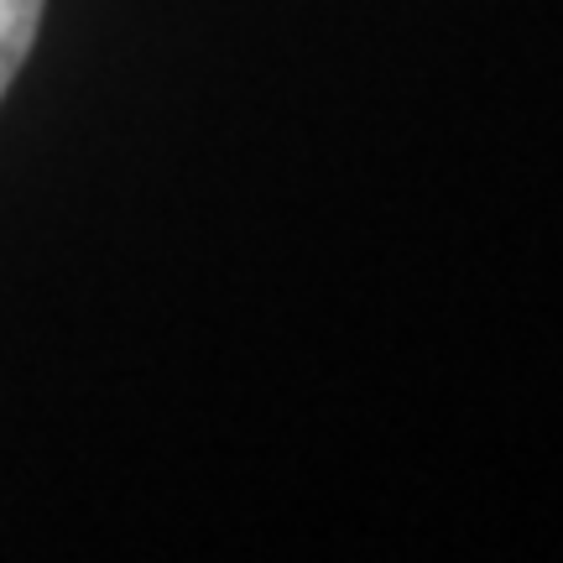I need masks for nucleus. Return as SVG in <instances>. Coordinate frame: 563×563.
<instances>
[{"mask_svg":"<svg viewBox=\"0 0 563 563\" xmlns=\"http://www.w3.org/2000/svg\"><path fill=\"white\" fill-rule=\"evenodd\" d=\"M42 5L47 0H0V100H5V89H11V79L21 74V63L37 42Z\"/></svg>","mask_w":563,"mask_h":563,"instance_id":"nucleus-1","label":"nucleus"}]
</instances>
